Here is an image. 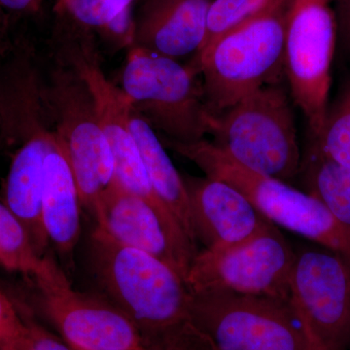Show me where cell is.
I'll list each match as a JSON object with an SVG mask.
<instances>
[{"instance_id":"cell-19","label":"cell","mask_w":350,"mask_h":350,"mask_svg":"<svg viewBox=\"0 0 350 350\" xmlns=\"http://www.w3.org/2000/svg\"><path fill=\"white\" fill-rule=\"evenodd\" d=\"M282 1L284 0H213L207 16L206 38L199 52Z\"/></svg>"},{"instance_id":"cell-3","label":"cell","mask_w":350,"mask_h":350,"mask_svg":"<svg viewBox=\"0 0 350 350\" xmlns=\"http://www.w3.org/2000/svg\"><path fill=\"white\" fill-rule=\"evenodd\" d=\"M160 139L198 165L206 177L237 189L271 222L325 246L350 262V228L338 222L317 198L244 167L206 138L189 144Z\"/></svg>"},{"instance_id":"cell-20","label":"cell","mask_w":350,"mask_h":350,"mask_svg":"<svg viewBox=\"0 0 350 350\" xmlns=\"http://www.w3.org/2000/svg\"><path fill=\"white\" fill-rule=\"evenodd\" d=\"M314 144L324 155L350 167V81L328 110L323 131Z\"/></svg>"},{"instance_id":"cell-30","label":"cell","mask_w":350,"mask_h":350,"mask_svg":"<svg viewBox=\"0 0 350 350\" xmlns=\"http://www.w3.org/2000/svg\"><path fill=\"white\" fill-rule=\"evenodd\" d=\"M0 350H8V349H0Z\"/></svg>"},{"instance_id":"cell-17","label":"cell","mask_w":350,"mask_h":350,"mask_svg":"<svg viewBox=\"0 0 350 350\" xmlns=\"http://www.w3.org/2000/svg\"><path fill=\"white\" fill-rule=\"evenodd\" d=\"M306 163L310 195L320 200L338 222L350 228V167L324 155L315 144Z\"/></svg>"},{"instance_id":"cell-14","label":"cell","mask_w":350,"mask_h":350,"mask_svg":"<svg viewBox=\"0 0 350 350\" xmlns=\"http://www.w3.org/2000/svg\"><path fill=\"white\" fill-rule=\"evenodd\" d=\"M98 226L119 243L144 250L167 262L185 282V273L163 223L153 208L115 179L94 214Z\"/></svg>"},{"instance_id":"cell-13","label":"cell","mask_w":350,"mask_h":350,"mask_svg":"<svg viewBox=\"0 0 350 350\" xmlns=\"http://www.w3.org/2000/svg\"><path fill=\"white\" fill-rule=\"evenodd\" d=\"M213 0H147L137 19L135 46L176 59L197 54Z\"/></svg>"},{"instance_id":"cell-29","label":"cell","mask_w":350,"mask_h":350,"mask_svg":"<svg viewBox=\"0 0 350 350\" xmlns=\"http://www.w3.org/2000/svg\"><path fill=\"white\" fill-rule=\"evenodd\" d=\"M138 350H161V349H155V347H145V345H142V347H140V349Z\"/></svg>"},{"instance_id":"cell-26","label":"cell","mask_w":350,"mask_h":350,"mask_svg":"<svg viewBox=\"0 0 350 350\" xmlns=\"http://www.w3.org/2000/svg\"><path fill=\"white\" fill-rule=\"evenodd\" d=\"M338 31L350 25V0H333Z\"/></svg>"},{"instance_id":"cell-31","label":"cell","mask_w":350,"mask_h":350,"mask_svg":"<svg viewBox=\"0 0 350 350\" xmlns=\"http://www.w3.org/2000/svg\"><path fill=\"white\" fill-rule=\"evenodd\" d=\"M142 1H147V0H142Z\"/></svg>"},{"instance_id":"cell-9","label":"cell","mask_w":350,"mask_h":350,"mask_svg":"<svg viewBox=\"0 0 350 350\" xmlns=\"http://www.w3.org/2000/svg\"><path fill=\"white\" fill-rule=\"evenodd\" d=\"M295 258L296 253L271 224L246 243L198 253L186 286L191 293L232 292L288 301Z\"/></svg>"},{"instance_id":"cell-27","label":"cell","mask_w":350,"mask_h":350,"mask_svg":"<svg viewBox=\"0 0 350 350\" xmlns=\"http://www.w3.org/2000/svg\"><path fill=\"white\" fill-rule=\"evenodd\" d=\"M8 17L6 11L0 6V46L5 42L8 33Z\"/></svg>"},{"instance_id":"cell-24","label":"cell","mask_w":350,"mask_h":350,"mask_svg":"<svg viewBox=\"0 0 350 350\" xmlns=\"http://www.w3.org/2000/svg\"><path fill=\"white\" fill-rule=\"evenodd\" d=\"M27 324V338L23 350H75L38 324L29 321Z\"/></svg>"},{"instance_id":"cell-12","label":"cell","mask_w":350,"mask_h":350,"mask_svg":"<svg viewBox=\"0 0 350 350\" xmlns=\"http://www.w3.org/2000/svg\"><path fill=\"white\" fill-rule=\"evenodd\" d=\"M183 179L196 237L206 250H226L246 243L273 224L229 184L209 177Z\"/></svg>"},{"instance_id":"cell-1","label":"cell","mask_w":350,"mask_h":350,"mask_svg":"<svg viewBox=\"0 0 350 350\" xmlns=\"http://www.w3.org/2000/svg\"><path fill=\"white\" fill-rule=\"evenodd\" d=\"M92 257L101 286L137 327L142 342L191 323L190 291L169 264L119 243L100 226L92 234Z\"/></svg>"},{"instance_id":"cell-23","label":"cell","mask_w":350,"mask_h":350,"mask_svg":"<svg viewBox=\"0 0 350 350\" xmlns=\"http://www.w3.org/2000/svg\"><path fill=\"white\" fill-rule=\"evenodd\" d=\"M27 334V321L12 301L0 291V349L23 350Z\"/></svg>"},{"instance_id":"cell-28","label":"cell","mask_w":350,"mask_h":350,"mask_svg":"<svg viewBox=\"0 0 350 350\" xmlns=\"http://www.w3.org/2000/svg\"><path fill=\"white\" fill-rule=\"evenodd\" d=\"M338 32L340 33V38H342L345 50L350 54V25L344 27V29H340Z\"/></svg>"},{"instance_id":"cell-6","label":"cell","mask_w":350,"mask_h":350,"mask_svg":"<svg viewBox=\"0 0 350 350\" xmlns=\"http://www.w3.org/2000/svg\"><path fill=\"white\" fill-rule=\"evenodd\" d=\"M44 96L57 142L75 175L81 204L94 214L116 177L114 157L93 96L79 73L57 55L44 80Z\"/></svg>"},{"instance_id":"cell-8","label":"cell","mask_w":350,"mask_h":350,"mask_svg":"<svg viewBox=\"0 0 350 350\" xmlns=\"http://www.w3.org/2000/svg\"><path fill=\"white\" fill-rule=\"evenodd\" d=\"M337 36L333 0H290L285 22V75L294 103L314 138L325 126Z\"/></svg>"},{"instance_id":"cell-11","label":"cell","mask_w":350,"mask_h":350,"mask_svg":"<svg viewBox=\"0 0 350 350\" xmlns=\"http://www.w3.org/2000/svg\"><path fill=\"white\" fill-rule=\"evenodd\" d=\"M48 317L75 350H138L142 338L135 324L115 306L75 291L52 258L34 278Z\"/></svg>"},{"instance_id":"cell-2","label":"cell","mask_w":350,"mask_h":350,"mask_svg":"<svg viewBox=\"0 0 350 350\" xmlns=\"http://www.w3.org/2000/svg\"><path fill=\"white\" fill-rule=\"evenodd\" d=\"M289 1L280 2L195 54L188 66L204 78L211 115H220L262 87L282 82Z\"/></svg>"},{"instance_id":"cell-4","label":"cell","mask_w":350,"mask_h":350,"mask_svg":"<svg viewBox=\"0 0 350 350\" xmlns=\"http://www.w3.org/2000/svg\"><path fill=\"white\" fill-rule=\"evenodd\" d=\"M213 144L237 162L287 182L301 170L294 112L282 82L267 85L217 116L211 115Z\"/></svg>"},{"instance_id":"cell-10","label":"cell","mask_w":350,"mask_h":350,"mask_svg":"<svg viewBox=\"0 0 350 350\" xmlns=\"http://www.w3.org/2000/svg\"><path fill=\"white\" fill-rule=\"evenodd\" d=\"M350 262L319 250L296 254L289 280V305L310 350L350 347Z\"/></svg>"},{"instance_id":"cell-5","label":"cell","mask_w":350,"mask_h":350,"mask_svg":"<svg viewBox=\"0 0 350 350\" xmlns=\"http://www.w3.org/2000/svg\"><path fill=\"white\" fill-rule=\"evenodd\" d=\"M189 66L145 48L128 51L120 77L133 111L163 137L189 144L208 135L204 87Z\"/></svg>"},{"instance_id":"cell-7","label":"cell","mask_w":350,"mask_h":350,"mask_svg":"<svg viewBox=\"0 0 350 350\" xmlns=\"http://www.w3.org/2000/svg\"><path fill=\"white\" fill-rule=\"evenodd\" d=\"M193 325L214 350H310L289 301L232 292H190Z\"/></svg>"},{"instance_id":"cell-16","label":"cell","mask_w":350,"mask_h":350,"mask_svg":"<svg viewBox=\"0 0 350 350\" xmlns=\"http://www.w3.org/2000/svg\"><path fill=\"white\" fill-rule=\"evenodd\" d=\"M131 129L154 190L174 214L189 241L197 247L192 209L184 179L175 169L156 131L133 110Z\"/></svg>"},{"instance_id":"cell-21","label":"cell","mask_w":350,"mask_h":350,"mask_svg":"<svg viewBox=\"0 0 350 350\" xmlns=\"http://www.w3.org/2000/svg\"><path fill=\"white\" fill-rule=\"evenodd\" d=\"M135 0H57V16L68 23L94 31L118 15Z\"/></svg>"},{"instance_id":"cell-25","label":"cell","mask_w":350,"mask_h":350,"mask_svg":"<svg viewBox=\"0 0 350 350\" xmlns=\"http://www.w3.org/2000/svg\"><path fill=\"white\" fill-rule=\"evenodd\" d=\"M42 0H0V6L4 10L15 13L36 12Z\"/></svg>"},{"instance_id":"cell-32","label":"cell","mask_w":350,"mask_h":350,"mask_svg":"<svg viewBox=\"0 0 350 350\" xmlns=\"http://www.w3.org/2000/svg\"></svg>"},{"instance_id":"cell-22","label":"cell","mask_w":350,"mask_h":350,"mask_svg":"<svg viewBox=\"0 0 350 350\" xmlns=\"http://www.w3.org/2000/svg\"><path fill=\"white\" fill-rule=\"evenodd\" d=\"M133 5L135 3L126 6L118 15L94 31V36H98L103 45L113 53L125 49L129 51L135 46L137 18Z\"/></svg>"},{"instance_id":"cell-15","label":"cell","mask_w":350,"mask_h":350,"mask_svg":"<svg viewBox=\"0 0 350 350\" xmlns=\"http://www.w3.org/2000/svg\"><path fill=\"white\" fill-rule=\"evenodd\" d=\"M81 206L75 175L59 144L46 158L41 211L48 241L66 256L79 239Z\"/></svg>"},{"instance_id":"cell-18","label":"cell","mask_w":350,"mask_h":350,"mask_svg":"<svg viewBox=\"0 0 350 350\" xmlns=\"http://www.w3.org/2000/svg\"><path fill=\"white\" fill-rule=\"evenodd\" d=\"M45 262L46 256H39L19 219L0 202V267L36 278Z\"/></svg>"}]
</instances>
